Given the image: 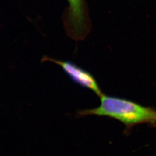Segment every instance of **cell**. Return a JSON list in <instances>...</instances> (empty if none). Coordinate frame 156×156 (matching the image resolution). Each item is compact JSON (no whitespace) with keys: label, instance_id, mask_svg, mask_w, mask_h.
Instances as JSON below:
<instances>
[{"label":"cell","instance_id":"6da1fadb","mask_svg":"<svg viewBox=\"0 0 156 156\" xmlns=\"http://www.w3.org/2000/svg\"><path fill=\"white\" fill-rule=\"evenodd\" d=\"M100 99L101 104L98 107L78 111V116L96 115L113 118L124 124L126 129L140 124L156 125V109L154 108L104 94Z\"/></svg>","mask_w":156,"mask_h":156},{"label":"cell","instance_id":"7a4b0ae2","mask_svg":"<svg viewBox=\"0 0 156 156\" xmlns=\"http://www.w3.org/2000/svg\"><path fill=\"white\" fill-rule=\"evenodd\" d=\"M68 7L63 15L64 28L70 38L75 41L84 40L91 30L88 7L85 0H67Z\"/></svg>","mask_w":156,"mask_h":156},{"label":"cell","instance_id":"3957f363","mask_svg":"<svg viewBox=\"0 0 156 156\" xmlns=\"http://www.w3.org/2000/svg\"><path fill=\"white\" fill-rule=\"evenodd\" d=\"M41 61H50L57 64L62 68L71 80L77 84L90 90L100 98L103 95L94 76L90 72L73 62L59 60L47 56H44Z\"/></svg>","mask_w":156,"mask_h":156}]
</instances>
